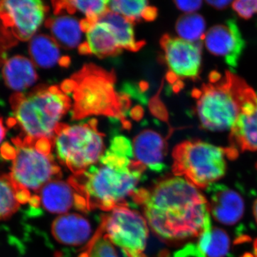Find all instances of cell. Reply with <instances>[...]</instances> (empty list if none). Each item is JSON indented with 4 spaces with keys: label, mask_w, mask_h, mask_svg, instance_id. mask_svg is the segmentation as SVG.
Returning a JSON list of instances; mask_svg holds the SVG:
<instances>
[{
    "label": "cell",
    "mask_w": 257,
    "mask_h": 257,
    "mask_svg": "<svg viewBox=\"0 0 257 257\" xmlns=\"http://www.w3.org/2000/svg\"><path fill=\"white\" fill-rule=\"evenodd\" d=\"M132 199L143 207L154 232L166 241L199 237L211 228L207 199L182 177H168L151 189H137Z\"/></svg>",
    "instance_id": "6da1fadb"
},
{
    "label": "cell",
    "mask_w": 257,
    "mask_h": 257,
    "mask_svg": "<svg viewBox=\"0 0 257 257\" xmlns=\"http://www.w3.org/2000/svg\"><path fill=\"white\" fill-rule=\"evenodd\" d=\"M133 157L130 140L116 137L98 163L69 177L68 182L77 194L76 209L84 212L96 209L110 211L127 204L126 198L133 197L146 170Z\"/></svg>",
    "instance_id": "7a4b0ae2"
},
{
    "label": "cell",
    "mask_w": 257,
    "mask_h": 257,
    "mask_svg": "<svg viewBox=\"0 0 257 257\" xmlns=\"http://www.w3.org/2000/svg\"><path fill=\"white\" fill-rule=\"evenodd\" d=\"M13 145L5 144L2 156L12 160L10 178L18 193L20 204L30 202L44 186L62 176L60 167L52 155L55 141L49 139L32 140L20 136L12 139Z\"/></svg>",
    "instance_id": "3957f363"
},
{
    "label": "cell",
    "mask_w": 257,
    "mask_h": 257,
    "mask_svg": "<svg viewBox=\"0 0 257 257\" xmlns=\"http://www.w3.org/2000/svg\"><path fill=\"white\" fill-rule=\"evenodd\" d=\"M115 74L93 64H85L61 89L73 97L72 119H82L91 115H105L124 119L130 106V99L115 89Z\"/></svg>",
    "instance_id": "277c9868"
},
{
    "label": "cell",
    "mask_w": 257,
    "mask_h": 257,
    "mask_svg": "<svg viewBox=\"0 0 257 257\" xmlns=\"http://www.w3.org/2000/svg\"><path fill=\"white\" fill-rule=\"evenodd\" d=\"M252 88L229 71H213L209 81L192 91L195 112L201 127L211 132L231 130L243 103L254 92Z\"/></svg>",
    "instance_id": "5b68a950"
},
{
    "label": "cell",
    "mask_w": 257,
    "mask_h": 257,
    "mask_svg": "<svg viewBox=\"0 0 257 257\" xmlns=\"http://www.w3.org/2000/svg\"><path fill=\"white\" fill-rule=\"evenodd\" d=\"M13 117L10 126H18L22 136L32 140L55 141L56 130L72 107L68 94L58 86H39L29 92H17L10 97Z\"/></svg>",
    "instance_id": "8992f818"
},
{
    "label": "cell",
    "mask_w": 257,
    "mask_h": 257,
    "mask_svg": "<svg viewBox=\"0 0 257 257\" xmlns=\"http://www.w3.org/2000/svg\"><path fill=\"white\" fill-rule=\"evenodd\" d=\"M239 152L231 147L222 148L201 140H187L172 152V171L198 189L208 188L222 178L226 172V158L234 160Z\"/></svg>",
    "instance_id": "52a82bcc"
},
{
    "label": "cell",
    "mask_w": 257,
    "mask_h": 257,
    "mask_svg": "<svg viewBox=\"0 0 257 257\" xmlns=\"http://www.w3.org/2000/svg\"><path fill=\"white\" fill-rule=\"evenodd\" d=\"M55 145L60 163L73 175H80L102 157L104 135L98 130L95 119L74 125L60 123L56 130Z\"/></svg>",
    "instance_id": "ba28073f"
},
{
    "label": "cell",
    "mask_w": 257,
    "mask_h": 257,
    "mask_svg": "<svg viewBox=\"0 0 257 257\" xmlns=\"http://www.w3.org/2000/svg\"><path fill=\"white\" fill-rule=\"evenodd\" d=\"M111 243L121 248L127 257H147L145 254L148 239L147 221L127 204L119 206L103 216L100 226Z\"/></svg>",
    "instance_id": "9c48e42d"
},
{
    "label": "cell",
    "mask_w": 257,
    "mask_h": 257,
    "mask_svg": "<svg viewBox=\"0 0 257 257\" xmlns=\"http://www.w3.org/2000/svg\"><path fill=\"white\" fill-rule=\"evenodd\" d=\"M48 9L39 0L0 1V23L6 34L27 41L34 37Z\"/></svg>",
    "instance_id": "30bf717a"
},
{
    "label": "cell",
    "mask_w": 257,
    "mask_h": 257,
    "mask_svg": "<svg viewBox=\"0 0 257 257\" xmlns=\"http://www.w3.org/2000/svg\"><path fill=\"white\" fill-rule=\"evenodd\" d=\"M160 45L170 69V82L199 79L202 68V44L165 35L161 38Z\"/></svg>",
    "instance_id": "8fae6325"
},
{
    "label": "cell",
    "mask_w": 257,
    "mask_h": 257,
    "mask_svg": "<svg viewBox=\"0 0 257 257\" xmlns=\"http://www.w3.org/2000/svg\"><path fill=\"white\" fill-rule=\"evenodd\" d=\"M207 50L216 57H222L231 69L236 68L246 47L239 26L234 20L214 25L204 39Z\"/></svg>",
    "instance_id": "7c38bea8"
},
{
    "label": "cell",
    "mask_w": 257,
    "mask_h": 257,
    "mask_svg": "<svg viewBox=\"0 0 257 257\" xmlns=\"http://www.w3.org/2000/svg\"><path fill=\"white\" fill-rule=\"evenodd\" d=\"M230 147L236 152H257V94L243 103L239 116L230 130Z\"/></svg>",
    "instance_id": "4fadbf2b"
},
{
    "label": "cell",
    "mask_w": 257,
    "mask_h": 257,
    "mask_svg": "<svg viewBox=\"0 0 257 257\" xmlns=\"http://www.w3.org/2000/svg\"><path fill=\"white\" fill-rule=\"evenodd\" d=\"M80 23L83 32L87 34V41L79 47L81 54H93L104 58L119 55L121 52L122 49L107 23L99 20L92 21L87 18Z\"/></svg>",
    "instance_id": "5bb4252c"
},
{
    "label": "cell",
    "mask_w": 257,
    "mask_h": 257,
    "mask_svg": "<svg viewBox=\"0 0 257 257\" xmlns=\"http://www.w3.org/2000/svg\"><path fill=\"white\" fill-rule=\"evenodd\" d=\"M207 189L209 209L214 219L225 225L239 222L244 212V202L239 193L219 184H211Z\"/></svg>",
    "instance_id": "9a60e30c"
},
{
    "label": "cell",
    "mask_w": 257,
    "mask_h": 257,
    "mask_svg": "<svg viewBox=\"0 0 257 257\" xmlns=\"http://www.w3.org/2000/svg\"><path fill=\"white\" fill-rule=\"evenodd\" d=\"M133 154L135 160L153 172H162L165 169L167 143L160 134L151 130H144L134 139Z\"/></svg>",
    "instance_id": "2e32d148"
},
{
    "label": "cell",
    "mask_w": 257,
    "mask_h": 257,
    "mask_svg": "<svg viewBox=\"0 0 257 257\" xmlns=\"http://www.w3.org/2000/svg\"><path fill=\"white\" fill-rule=\"evenodd\" d=\"M52 234L62 244L80 246L90 238L92 227L89 221L80 214H64L52 222Z\"/></svg>",
    "instance_id": "e0dca14e"
},
{
    "label": "cell",
    "mask_w": 257,
    "mask_h": 257,
    "mask_svg": "<svg viewBox=\"0 0 257 257\" xmlns=\"http://www.w3.org/2000/svg\"><path fill=\"white\" fill-rule=\"evenodd\" d=\"M37 196L40 206L53 214H64L72 207L76 208L77 194L68 181H51L42 187Z\"/></svg>",
    "instance_id": "ac0fdd59"
},
{
    "label": "cell",
    "mask_w": 257,
    "mask_h": 257,
    "mask_svg": "<svg viewBox=\"0 0 257 257\" xmlns=\"http://www.w3.org/2000/svg\"><path fill=\"white\" fill-rule=\"evenodd\" d=\"M3 76L6 85L18 92L26 90L38 78L32 61L21 55L14 56L5 62Z\"/></svg>",
    "instance_id": "d6986e66"
},
{
    "label": "cell",
    "mask_w": 257,
    "mask_h": 257,
    "mask_svg": "<svg viewBox=\"0 0 257 257\" xmlns=\"http://www.w3.org/2000/svg\"><path fill=\"white\" fill-rule=\"evenodd\" d=\"M29 53L32 62L41 68H51L57 64L67 67L70 62L68 57H62L55 40L44 34L35 35L30 40Z\"/></svg>",
    "instance_id": "ffe728a7"
},
{
    "label": "cell",
    "mask_w": 257,
    "mask_h": 257,
    "mask_svg": "<svg viewBox=\"0 0 257 257\" xmlns=\"http://www.w3.org/2000/svg\"><path fill=\"white\" fill-rule=\"evenodd\" d=\"M45 26L50 30L52 38L59 46L72 49L78 46L83 31L81 23L77 19L66 15H56L48 18Z\"/></svg>",
    "instance_id": "44dd1931"
},
{
    "label": "cell",
    "mask_w": 257,
    "mask_h": 257,
    "mask_svg": "<svg viewBox=\"0 0 257 257\" xmlns=\"http://www.w3.org/2000/svg\"><path fill=\"white\" fill-rule=\"evenodd\" d=\"M98 20L107 23L111 27L121 49L138 52L145 45V42L138 41L135 38L134 23L121 15L108 10Z\"/></svg>",
    "instance_id": "7402d4cb"
},
{
    "label": "cell",
    "mask_w": 257,
    "mask_h": 257,
    "mask_svg": "<svg viewBox=\"0 0 257 257\" xmlns=\"http://www.w3.org/2000/svg\"><path fill=\"white\" fill-rule=\"evenodd\" d=\"M109 10L117 13L135 23L142 20L152 21L157 16V10L145 0H114L108 3Z\"/></svg>",
    "instance_id": "603a6c76"
},
{
    "label": "cell",
    "mask_w": 257,
    "mask_h": 257,
    "mask_svg": "<svg viewBox=\"0 0 257 257\" xmlns=\"http://www.w3.org/2000/svg\"><path fill=\"white\" fill-rule=\"evenodd\" d=\"M109 1H54L55 15L69 13L74 14L77 10L85 15L86 18L92 21H97L98 19L105 14L109 10Z\"/></svg>",
    "instance_id": "cb8c5ba5"
},
{
    "label": "cell",
    "mask_w": 257,
    "mask_h": 257,
    "mask_svg": "<svg viewBox=\"0 0 257 257\" xmlns=\"http://www.w3.org/2000/svg\"><path fill=\"white\" fill-rule=\"evenodd\" d=\"M197 245L206 257H225L229 253L230 240L224 230L211 228L201 234Z\"/></svg>",
    "instance_id": "d4e9b609"
},
{
    "label": "cell",
    "mask_w": 257,
    "mask_h": 257,
    "mask_svg": "<svg viewBox=\"0 0 257 257\" xmlns=\"http://www.w3.org/2000/svg\"><path fill=\"white\" fill-rule=\"evenodd\" d=\"M176 31L179 38L194 43H201L206 35L205 20L197 13L182 15L176 23Z\"/></svg>",
    "instance_id": "484cf974"
},
{
    "label": "cell",
    "mask_w": 257,
    "mask_h": 257,
    "mask_svg": "<svg viewBox=\"0 0 257 257\" xmlns=\"http://www.w3.org/2000/svg\"><path fill=\"white\" fill-rule=\"evenodd\" d=\"M17 193L10 175H0V221L9 219L18 211L20 204Z\"/></svg>",
    "instance_id": "4316f807"
},
{
    "label": "cell",
    "mask_w": 257,
    "mask_h": 257,
    "mask_svg": "<svg viewBox=\"0 0 257 257\" xmlns=\"http://www.w3.org/2000/svg\"><path fill=\"white\" fill-rule=\"evenodd\" d=\"M79 257H118L112 243L99 227Z\"/></svg>",
    "instance_id": "83f0119b"
},
{
    "label": "cell",
    "mask_w": 257,
    "mask_h": 257,
    "mask_svg": "<svg viewBox=\"0 0 257 257\" xmlns=\"http://www.w3.org/2000/svg\"><path fill=\"white\" fill-rule=\"evenodd\" d=\"M233 10L240 18L248 20L257 13V0H240L233 2Z\"/></svg>",
    "instance_id": "f1b7e54d"
},
{
    "label": "cell",
    "mask_w": 257,
    "mask_h": 257,
    "mask_svg": "<svg viewBox=\"0 0 257 257\" xmlns=\"http://www.w3.org/2000/svg\"><path fill=\"white\" fill-rule=\"evenodd\" d=\"M173 257H206L197 244L189 243L182 249L179 250Z\"/></svg>",
    "instance_id": "f546056e"
},
{
    "label": "cell",
    "mask_w": 257,
    "mask_h": 257,
    "mask_svg": "<svg viewBox=\"0 0 257 257\" xmlns=\"http://www.w3.org/2000/svg\"><path fill=\"white\" fill-rule=\"evenodd\" d=\"M202 1H175L177 8L186 14H193L202 6Z\"/></svg>",
    "instance_id": "4dcf8cb0"
},
{
    "label": "cell",
    "mask_w": 257,
    "mask_h": 257,
    "mask_svg": "<svg viewBox=\"0 0 257 257\" xmlns=\"http://www.w3.org/2000/svg\"><path fill=\"white\" fill-rule=\"evenodd\" d=\"M206 3H207L209 6L214 8V9L223 10L227 8L230 5L232 4L233 2L226 1V0H218V1H212V0H209V1H207Z\"/></svg>",
    "instance_id": "1f68e13d"
},
{
    "label": "cell",
    "mask_w": 257,
    "mask_h": 257,
    "mask_svg": "<svg viewBox=\"0 0 257 257\" xmlns=\"http://www.w3.org/2000/svg\"><path fill=\"white\" fill-rule=\"evenodd\" d=\"M7 130L6 128L5 127L4 123H3V120L0 116V144L3 141V140L6 136Z\"/></svg>",
    "instance_id": "d6a6232c"
},
{
    "label": "cell",
    "mask_w": 257,
    "mask_h": 257,
    "mask_svg": "<svg viewBox=\"0 0 257 257\" xmlns=\"http://www.w3.org/2000/svg\"><path fill=\"white\" fill-rule=\"evenodd\" d=\"M243 257H257V239L253 243V253H246Z\"/></svg>",
    "instance_id": "836d02e7"
},
{
    "label": "cell",
    "mask_w": 257,
    "mask_h": 257,
    "mask_svg": "<svg viewBox=\"0 0 257 257\" xmlns=\"http://www.w3.org/2000/svg\"><path fill=\"white\" fill-rule=\"evenodd\" d=\"M253 216H254L255 219H256L257 222V199L256 201H255V202L253 203Z\"/></svg>",
    "instance_id": "e575fe53"
}]
</instances>
